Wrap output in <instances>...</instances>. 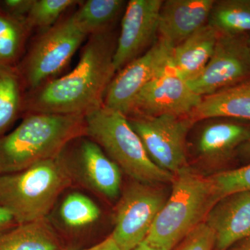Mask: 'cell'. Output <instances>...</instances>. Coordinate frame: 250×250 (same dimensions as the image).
Here are the masks:
<instances>
[{"label": "cell", "mask_w": 250, "mask_h": 250, "mask_svg": "<svg viewBox=\"0 0 250 250\" xmlns=\"http://www.w3.org/2000/svg\"><path fill=\"white\" fill-rule=\"evenodd\" d=\"M116 47L110 31L90 36L76 67L26 93L23 111L85 115L103 106L116 72L113 65Z\"/></svg>", "instance_id": "cell-1"}, {"label": "cell", "mask_w": 250, "mask_h": 250, "mask_svg": "<svg viewBox=\"0 0 250 250\" xmlns=\"http://www.w3.org/2000/svg\"><path fill=\"white\" fill-rule=\"evenodd\" d=\"M0 138V174L14 173L55 157L85 136V115L30 113Z\"/></svg>", "instance_id": "cell-2"}, {"label": "cell", "mask_w": 250, "mask_h": 250, "mask_svg": "<svg viewBox=\"0 0 250 250\" xmlns=\"http://www.w3.org/2000/svg\"><path fill=\"white\" fill-rule=\"evenodd\" d=\"M170 196L157 215L145 242L172 250L193 229L205 221L218 202L209 177L188 166L174 174Z\"/></svg>", "instance_id": "cell-3"}, {"label": "cell", "mask_w": 250, "mask_h": 250, "mask_svg": "<svg viewBox=\"0 0 250 250\" xmlns=\"http://www.w3.org/2000/svg\"><path fill=\"white\" fill-rule=\"evenodd\" d=\"M63 151L25 170L0 174V207L9 211L18 225L46 218L71 184L72 170Z\"/></svg>", "instance_id": "cell-4"}, {"label": "cell", "mask_w": 250, "mask_h": 250, "mask_svg": "<svg viewBox=\"0 0 250 250\" xmlns=\"http://www.w3.org/2000/svg\"><path fill=\"white\" fill-rule=\"evenodd\" d=\"M85 136L135 182L156 185L172 183L174 174L158 167L148 156L127 117L104 105L85 115Z\"/></svg>", "instance_id": "cell-5"}, {"label": "cell", "mask_w": 250, "mask_h": 250, "mask_svg": "<svg viewBox=\"0 0 250 250\" xmlns=\"http://www.w3.org/2000/svg\"><path fill=\"white\" fill-rule=\"evenodd\" d=\"M86 37L72 15L46 29L16 67L26 93L62 71Z\"/></svg>", "instance_id": "cell-6"}, {"label": "cell", "mask_w": 250, "mask_h": 250, "mask_svg": "<svg viewBox=\"0 0 250 250\" xmlns=\"http://www.w3.org/2000/svg\"><path fill=\"white\" fill-rule=\"evenodd\" d=\"M151 160L172 174L188 166L187 138L195 124L189 117H127Z\"/></svg>", "instance_id": "cell-7"}, {"label": "cell", "mask_w": 250, "mask_h": 250, "mask_svg": "<svg viewBox=\"0 0 250 250\" xmlns=\"http://www.w3.org/2000/svg\"><path fill=\"white\" fill-rule=\"evenodd\" d=\"M166 200L165 192L156 185L135 182L125 190L111 234L120 250H133L146 240Z\"/></svg>", "instance_id": "cell-8"}, {"label": "cell", "mask_w": 250, "mask_h": 250, "mask_svg": "<svg viewBox=\"0 0 250 250\" xmlns=\"http://www.w3.org/2000/svg\"><path fill=\"white\" fill-rule=\"evenodd\" d=\"M248 37L220 34L213 55L203 71L187 82L190 89L203 98L250 80Z\"/></svg>", "instance_id": "cell-9"}, {"label": "cell", "mask_w": 250, "mask_h": 250, "mask_svg": "<svg viewBox=\"0 0 250 250\" xmlns=\"http://www.w3.org/2000/svg\"><path fill=\"white\" fill-rule=\"evenodd\" d=\"M172 52V49L158 39L150 48L113 77L105 94L104 105L127 116L139 92L170 67Z\"/></svg>", "instance_id": "cell-10"}, {"label": "cell", "mask_w": 250, "mask_h": 250, "mask_svg": "<svg viewBox=\"0 0 250 250\" xmlns=\"http://www.w3.org/2000/svg\"><path fill=\"white\" fill-rule=\"evenodd\" d=\"M202 99L169 67L136 95L126 117L162 115L189 117L200 104Z\"/></svg>", "instance_id": "cell-11"}, {"label": "cell", "mask_w": 250, "mask_h": 250, "mask_svg": "<svg viewBox=\"0 0 250 250\" xmlns=\"http://www.w3.org/2000/svg\"><path fill=\"white\" fill-rule=\"evenodd\" d=\"M163 2L162 0H131L128 2L113 55L116 72L155 43Z\"/></svg>", "instance_id": "cell-12"}, {"label": "cell", "mask_w": 250, "mask_h": 250, "mask_svg": "<svg viewBox=\"0 0 250 250\" xmlns=\"http://www.w3.org/2000/svg\"><path fill=\"white\" fill-rule=\"evenodd\" d=\"M205 223L215 234V250H228L250 238V191L236 192L217 202Z\"/></svg>", "instance_id": "cell-13"}, {"label": "cell", "mask_w": 250, "mask_h": 250, "mask_svg": "<svg viewBox=\"0 0 250 250\" xmlns=\"http://www.w3.org/2000/svg\"><path fill=\"white\" fill-rule=\"evenodd\" d=\"M214 0H167L159 14V40L173 49L208 23Z\"/></svg>", "instance_id": "cell-14"}, {"label": "cell", "mask_w": 250, "mask_h": 250, "mask_svg": "<svg viewBox=\"0 0 250 250\" xmlns=\"http://www.w3.org/2000/svg\"><path fill=\"white\" fill-rule=\"evenodd\" d=\"M77 153L81 172L87 184L103 196L118 197L122 182L119 166L90 139L81 141Z\"/></svg>", "instance_id": "cell-15"}, {"label": "cell", "mask_w": 250, "mask_h": 250, "mask_svg": "<svg viewBox=\"0 0 250 250\" xmlns=\"http://www.w3.org/2000/svg\"><path fill=\"white\" fill-rule=\"evenodd\" d=\"M219 36L207 23L172 49L170 67L186 82L193 80L209 62Z\"/></svg>", "instance_id": "cell-16"}, {"label": "cell", "mask_w": 250, "mask_h": 250, "mask_svg": "<svg viewBox=\"0 0 250 250\" xmlns=\"http://www.w3.org/2000/svg\"><path fill=\"white\" fill-rule=\"evenodd\" d=\"M189 118L195 123L221 118L250 121V79L203 97Z\"/></svg>", "instance_id": "cell-17"}, {"label": "cell", "mask_w": 250, "mask_h": 250, "mask_svg": "<svg viewBox=\"0 0 250 250\" xmlns=\"http://www.w3.org/2000/svg\"><path fill=\"white\" fill-rule=\"evenodd\" d=\"M250 129L231 122L210 123L202 130L197 142L199 155L211 164L227 160L248 139Z\"/></svg>", "instance_id": "cell-18"}, {"label": "cell", "mask_w": 250, "mask_h": 250, "mask_svg": "<svg viewBox=\"0 0 250 250\" xmlns=\"http://www.w3.org/2000/svg\"><path fill=\"white\" fill-rule=\"evenodd\" d=\"M59 246L46 218L19 224L0 233V250H59Z\"/></svg>", "instance_id": "cell-19"}, {"label": "cell", "mask_w": 250, "mask_h": 250, "mask_svg": "<svg viewBox=\"0 0 250 250\" xmlns=\"http://www.w3.org/2000/svg\"><path fill=\"white\" fill-rule=\"evenodd\" d=\"M123 0H88L72 14L81 30L89 37L110 31L125 6Z\"/></svg>", "instance_id": "cell-20"}, {"label": "cell", "mask_w": 250, "mask_h": 250, "mask_svg": "<svg viewBox=\"0 0 250 250\" xmlns=\"http://www.w3.org/2000/svg\"><path fill=\"white\" fill-rule=\"evenodd\" d=\"M25 94L16 67L0 65V138L23 112Z\"/></svg>", "instance_id": "cell-21"}, {"label": "cell", "mask_w": 250, "mask_h": 250, "mask_svg": "<svg viewBox=\"0 0 250 250\" xmlns=\"http://www.w3.org/2000/svg\"><path fill=\"white\" fill-rule=\"evenodd\" d=\"M208 23L220 34L248 35L250 0L215 1Z\"/></svg>", "instance_id": "cell-22"}, {"label": "cell", "mask_w": 250, "mask_h": 250, "mask_svg": "<svg viewBox=\"0 0 250 250\" xmlns=\"http://www.w3.org/2000/svg\"><path fill=\"white\" fill-rule=\"evenodd\" d=\"M30 32L24 20L0 8V65L17 66Z\"/></svg>", "instance_id": "cell-23"}, {"label": "cell", "mask_w": 250, "mask_h": 250, "mask_svg": "<svg viewBox=\"0 0 250 250\" xmlns=\"http://www.w3.org/2000/svg\"><path fill=\"white\" fill-rule=\"evenodd\" d=\"M60 215L68 228L80 229L95 223L101 215V211L91 199L75 192L64 199L61 206Z\"/></svg>", "instance_id": "cell-24"}, {"label": "cell", "mask_w": 250, "mask_h": 250, "mask_svg": "<svg viewBox=\"0 0 250 250\" xmlns=\"http://www.w3.org/2000/svg\"><path fill=\"white\" fill-rule=\"evenodd\" d=\"M82 1L77 0H34L25 21L29 30L49 29L58 22L67 9Z\"/></svg>", "instance_id": "cell-25"}, {"label": "cell", "mask_w": 250, "mask_h": 250, "mask_svg": "<svg viewBox=\"0 0 250 250\" xmlns=\"http://www.w3.org/2000/svg\"><path fill=\"white\" fill-rule=\"evenodd\" d=\"M218 201L236 192L250 191V164L210 176Z\"/></svg>", "instance_id": "cell-26"}, {"label": "cell", "mask_w": 250, "mask_h": 250, "mask_svg": "<svg viewBox=\"0 0 250 250\" xmlns=\"http://www.w3.org/2000/svg\"><path fill=\"white\" fill-rule=\"evenodd\" d=\"M215 245L214 232L204 222L187 235L177 250H215Z\"/></svg>", "instance_id": "cell-27"}, {"label": "cell", "mask_w": 250, "mask_h": 250, "mask_svg": "<svg viewBox=\"0 0 250 250\" xmlns=\"http://www.w3.org/2000/svg\"><path fill=\"white\" fill-rule=\"evenodd\" d=\"M34 2V0H2L0 8L11 16L25 21Z\"/></svg>", "instance_id": "cell-28"}, {"label": "cell", "mask_w": 250, "mask_h": 250, "mask_svg": "<svg viewBox=\"0 0 250 250\" xmlns=\"http://www.w3.org/2000/svg\"><path fill=\"white\" fill-rule=\"evenodd\" d=\"M17 225L11 213L0 207V233L7 231Z\"/></svg>", "instance_id": "cell-29"}, {"label": "cell", "mask_w": 250, "mask_h": 250, "mask_svg": "<svg viewBox=\"0 0 250 250\" xmlns=\"http://www.w3.org/2000/svg\"><path fill=\"white\" fill-rule=\"evenodd\" d=\"M82 250H121L111 236L91 248Z\"/></svg>", "instance_id": "cell-30"}, {"label": "cell", "mask_w": 250, "mask_h": 250, "mask_svg": "<svg viewBox=\"0 0 250 250\" xmlns=\"http://www.w3.org/2000/svg\"><path fill=\"white\" fill-rule=\"evenodd\" d=\"M237 151L244 159L250 160V129L248 139L238 147Z\"/></svg>", "instance_id": "cell-31"}, {"label": "cell", "mask_w": 250, "mask_h": 250, "mask_svg": "<svg viewBox=\"0 0 250 250\" xmlns=\"http://www.w3.org/2000/svg\"><path fill=\"white\" fill-rule=\"evenodd\" d=\"M228 250H250V238L238 242Z\"/></svg>", "instance_id": "cell-32"}, {"label": "cell", "mask_w": 250, "mask_h": 250, "mask_svg": "<svg viewBox=\"0 0 250 250\" xmlns=\"http://www.w3.org/2000/svg\"><path fill=\"white\" fill-rule=\"evenodd\" d=\"M131 250H162L158 249V248H154L150 245L148 244L146 242L143 241L142 243L136 247L134 249Z\"/></svg>", "instance_id": "cell-33"}, {"label": "cell", "mask_w": 250, "mask_h": 250, "mask_svg": "<svg viewBox=\"0 0 250 250\" xmlns=\"http://www.w3.org/2000/svg\"><path fill=\"white\" fill-rule=\"evenodd\" d=\"M248 45H249V48H250V35H249V34H248Z\"/></svg>", "instance_id": "cell-34"}]
</instances>
